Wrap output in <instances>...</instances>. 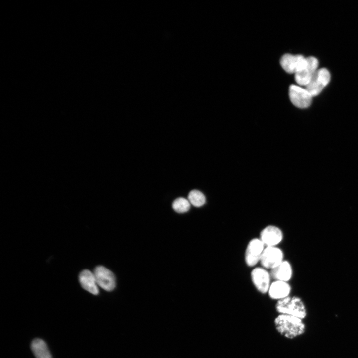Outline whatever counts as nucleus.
I'll list each match as a JSON object with an SVG mask.
<instances>
[{"label": "nucleus", "instance_id": "obj_13", "mask_svg": "<svg viewBox=\"0 0 358 358\" xmlns=\"http://www.w3.org/2000/svg\"><path fill=\"white\" fill-rule=\"evenodd\" d=\"M79 281L82 287L86 291L94 295L99 293L98 285L93 272L86 269L81 272Z\"/></svg>", "mask_w": 358, "mask_h": 358}, {"label": "nucleus", "instance_id": "obj_12", "mask_svg": "<svg viewBox=\"0 0 358 358\" xmlns=\"http://www.w3.org/2000/svg\"><path fill=\"white\" fill-rule=\"evenodd\" d=\"M290 292L291 287L287 282L275 280L271 283L268 293L270 298L277 301L289 296Z\"/></svg>", "mask_w": 358, "mask_h": 358}, {"label": "nucleus", "instance_id": "obj_4", "mask_svg": "<svg viewBox=\"0 0 358 358\" xmlns=\"http://www.w3.org/2000/svg\"><path fill=\"white\" fill-rule=\"evenodd\" d=\"M330 80V74L327 69H318L305 88L313 97L315 96L320 94Z\"/></svg>", "mask_w": 358, "mask_h": 358}, {"label": "nucleus", "instance_id": "obj_15", "mask_svg": "<svg viewBox=\"0 0 358 358\" xmlns=\"http://www.w3.org/2000/svg\"><path fill=\"white\" fill-rule=\"evenodd\" d=\"M32 351L36 358H52L45 342L41 339H35L31 343Z\"/></svg>", "mask_w": 358, "mask_h": 358}, {"label": "nucleus", "instance_id": "obj_8", "mask_svg": "<svg viewBox=\"0 0 358 358\" xmlns=\"http://www.w3.org/2000/svg\"><path fill=\"white\" fill-rule=\"evenodd\" d=\"M265 246L260 238H254L249 242L245 254V262L248 266L252 267L260 262Z\"/></svg>", "mask_w": 358, "mask_h": 358}, {"label": "nucleus", "instance_id": "obj_9", "mask_svg": "<svg viewBox=\"0 0 358 358\" xmlns=\"http://www.w3.org/2000/svg\"><path fill=\"white\" fill-rule=\"evenodd\" d=\"M251 279L257 290L262 294L268 293L270 283V274L265 268H255L251 272Z\"/></svg>", "mask_w": 358, "mask_h": 358}, {"label": "nucleus", "instance_id": "obj_14", "mask_svg": "<svg viewBox=\"0 0 358 358\" xmlns=\"http://www.w3.org/2000/svg\"><path fill=\"white\" fill-rule=\"evenodd\" d=\"M292 275V267L287 261H283L276 267L271 269L270 275L275 280L287 282Z\"/></svg>", "mask_w": 358, "mask_h": 358}, {"label": "nucleus", "instance_id": "obj_7", "mask_svg": "<svg viewBox=\"0 0 358 358\" xmlns=\"http://www.w3.org/2000/svg\"><path fill=\"white\" fill-rule=\"evenodd\" d=\"M93 273L99 286L107 291L113 290L116 286V280L114 273L102 266L95 268Z\"/></svg>", "mask_w": 358, "mask_h": 358}, {"label": "nucleus", "instance_id": "obj_5", "mask_svg": "<svg viewBox=\"0 0 358 358\" xmlns=\"http://www.w3.org/2000/svg\"><path fill=\"white\" fill-rule=\"evenodd\" d=\"M289 96L292 104L300 108L309 107L313 97L305 88L296 85H291L290 86Z\"/></svg>", "mask_w": 358, "mask_h": 358}, {"label": "nucleus", "instance_id": "obj_16", "mask_svg": "<svg viewBox=\"0 0 358 358\" xmlns=\"http://www.w3.org/2000/svg\"><path fill=\"white\" fill-rule=\"evenodd\" d=\"M188 200L191 204L197 207L203 206L206 202V198L204 194L197 190H193L189 192Z\"/></svg>", "mask_w": 358, "mask_h": 358}, {"label": "nucleus", "instance_id": "obj_2", "mask_svg": "<svg viewBox=\"0 0 358 358\" xmlns=\"http://www.w3.org/2000/svg\"><path fill=\"white\" fill-rule=\"evenodd\" d=\"M275 308L278 314H286L304 319L306 316V309L301 298L289 296L277 301Z\"/></svg>", "mask_w": 358, "mask_h": 358}, {"label": "nucleus", "instance_id": "obj_3", "mask_svg": "<svg viewBox=\"0 0 358 358\" xmlns=\"http://www.w3.org/2000/svg\"><path fill=\"white\" fill-rule=\"evenodd\" d=\"M318 61L314 57L306 58L305 62L295 74V80L300 86H306L318 70Z\"/></svg>", "mask_w": 358, "mask_h": 358}, {"label": "nucleus", "instance_id": "obj_6", "mask_svg": "<svg viewBox=\"0 0 358 358\" xmlns=\"http://www.w3.org/2000/svg\"><path fill=\"white\" fill-rule=\"evenodd\" d=\"M283 261L282 250L276 246L265 247L260 262L265 268L272 269Z\"/></svg>", "mask_w": 358, "mask_h": 358}, {"label": "nucleus", "instance_id": "obj_10", "mask_svg": "<svg viewBox=\"0 0 358 358\" xmlns=\"http://www.w3.org/2000/svg\"><path fill=\"white\" fill-rule=\"evenodd\" d=\"M260 239L265 246H276L283 239L281 230L277 227L269 225L261 232Z\"/></svg>", "mask_w": 358, "mask_h": 358}, {"label": "nucleus", "instance_id": "obj_17", "mask_svg": "<svg viewBox=\"0 0 358 358\" xmlns=\"http://www.w3.org/2000/svg\"><path fill=\"white\" fill-rule=\"evenodd\" d=\"M173 210L178 213L187 212L190 208V203L188 199L179 197L176 199L172 203Z\"/></svg>", "mask_w": 358, "mask_h": 358}, {"label": "nucleus", "instance_id": "obj_11", "mask_svg": "<svg viewBox=\"0 0 358 358\" xmlns=\"http://www.w3.org/2000/svg\"><path fill=\"white\" fill-rule=\"evenodd\" d=\"M306 58L302 55L285 54L280 60V64L283 69L289 74H295L302 66Z\"/></svg>", "mask_w": 358, "mask_h": 358}, {"label": "nucleus", "instance_id": "obj_1", "mask_svg": "<svg viewBox=\"0 0 358 358\" xmlns=\"http://www.w3.org/2000/svg\"><path fill=\"white\" fill-rule=\"evenodd\" d=\"M276 331L287 339H294L303 334L305 325L302 319L291 315L278 314L273 321Z\"/></svg>", "mask_w": 358, "mask_h": 358}]
</instances>
